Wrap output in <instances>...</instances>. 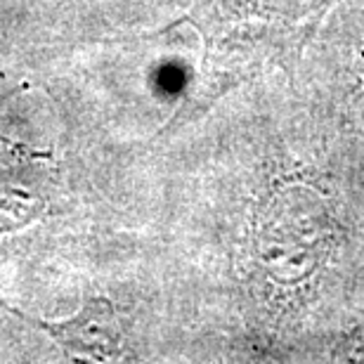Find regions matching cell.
I'll use <instances>...</instances> for the list:
<instances>
[{
  "label": "cell",
  "mask_w": 364,
  "mask_h": 364,
  "mask_svg": "<svg viewBox=\"0 0 364 364\" xmlns=\"http://www.w3.org/2000/svg\"><path fill=\"white\" fill-rule=\"evenodd\" d=\"M338 0H189L178 24L201 38V64L182 114L251 78L294 71Z\"/></svg>",
  "instance_id": "6da1fadb"
},
{
  "label": "cell",
  "mask_w": 364,
  "mask_h": 364,
  "mask_svg": "<svg viewBox=\"0 0 364 364\" xmlns=\"http://www.w3.org/2000/svg\"><path fill=\"white\" fill-rule=\"evenodd\" d=\"M12 317H19L33 329H41L55 343H60L78 362H121L128 360L123 346V331L114 305L105 296H90L78 315L64 322H50L31 317L19 308L3 305Z\"/></svg>",
  "instance_id": "7a4b0ae2"
}]
</instances>
